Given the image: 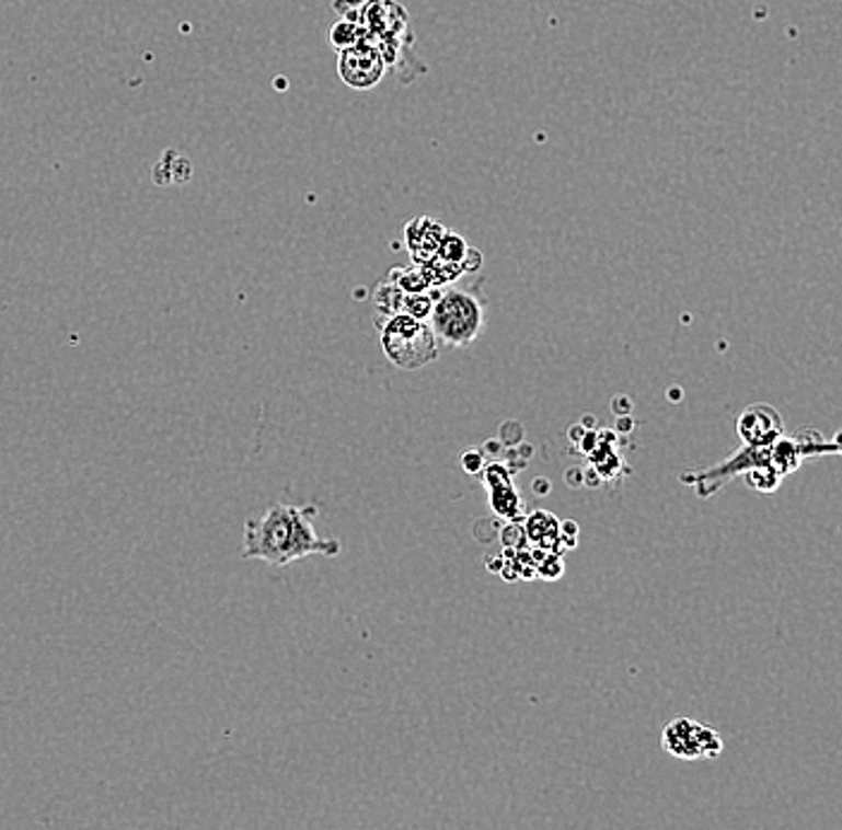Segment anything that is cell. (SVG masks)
I'll list each match as a JSON object with an SVG mask.
<instances>
[{
  "label": "cell",
  "instance_id": "obj_1",
  "mask_svg": "<svg viewBox=\"0 0 842 830\" xmlns=\"http://www.w3.org/2000/svg\"><path fill=\"white\" fill-rule=\"evenodd\" d=\"M316 508L297 505H270L262 517H252L244 524L242 557L264 561L274 567H285L309 555H338V539H321L312 524Z\"/></svg>",
  "mask_w": 842,
  "mask_h": 830
},
{
  "label": "cell",
  "instance_id": "obj_2",
  "mask_svg": "<svg viewBox=\"0 0 842 830\" xmlns=\"http://www.w3.org/2000/svg\"><path fill=\"white\" fill-rule=\"evenodd\" d=\"M484 304L468 290H440L434 288V309L429 326L438 345L448 349L470 347L484 331Z\"/></svg>",
  "mask_w": 842,
  "mask_h": 830
},
{
  "label": "cell",
  "instance_id": "obj_3",
  "mask_svg": "<svg viewBox=\"0 0 842 830\" xmlns=\"http://www.w3.org/2000/svg\"><path fill=\"white\" fill-rule=\"evenodd\" d=\"M379 331L385 359L400 371L424 369L438 357V341L429 321L400 311V314L379 319Z\"/></svg>",
  "mask_w": 842,
  "mask_h": 830
},
{
  "label": "cell",
  "instance_id": "obj_4",
  "mask_svg": "<svg viewBox=\"0 0 842 830\" xmlns=\"http://www.w3.org/2000/svg\"><path fill=\"white\" fill-rule=\"evenodd\" d=\"M763 464H771V446L769 448L745 446L737 452H733L728 460H723L714 466H706V470L682 472L680 482L687 486H692L699 498H711L723 486H728L733 479H737L749 470H754V466H763Z\"/></svg>",
  "mask_w": 842,
  "mask_h": 830
},
{
  "label": "cell",
  "instance_id": "obj_5",
  "mask_svg": "<svg viewBox=\"0 0 842 830\" xmlns=\"http://www.w3.org/2000/svg\"><path fill=\"white\" fill-rule=\"evenodd\" d=\"M660 745H664L670 757L684 761L716 759L723 751V739L714 728H706V725L684 716L668 723L664 737H660Z\"/></svg>",
  "mask_w": 842,
  "mask_h": 830
},
{
  "label": "cell",
  "instance_id": "obj_6",
  "mask_svg": "<svg viewBox=\"0 0 842 830\" xmlns=\"http://www.w3.org/2000/svg\"><path fill=\"white\" fill-rule=\"evenodd\" d=\"M338 72L349 89L367 92L381 82L385 74V58L376 46L359 42L338 54Z\"/></svg>",
  "mask_w": 842,
  "mask_h": 830
},
{
  "label": "cell",
  "instance_id": "obj_7",
  "mask_svg": "<svg viewBox=\"0 0 842 830\" xmlns=\"http://www.w3.org/2000/svg\"><path fill=\"white\" fill-rule=\"evenodd\" d=\"M484 482L488 486L491 510H494L505 522H522L524 520V498L515 488L512 476L515 472L505 462H491L484 466Z\"/></svg>",
  "mask_w": 842,
  "mask_h": 830
},
{
  "label": "cell",
  "instance_id": "obj_8",
  "mask_svg": "<svg viewBox=\"0 0 842 830\" xmlns=\"http://www.w3.org/2000/svg\"><path fill=\"white\" fill-rule=\"evenodd\" d=\"M785 431L781 412L766 402H754L742 410L737 417V436L742 438L745 446L769 448L778 440Z\"/></svg>",
  "mask_w": 842,
  "mask_h": 830
},
{
  "label": "cell",
  "instance_id": "obj_9",
  "mask_svg": "<svg viewBox=\"0 0 842 830\" xmlns=\"http://www.w3.org/2000/svg\"><path fill=\"white\" fill-rule=\"evenodd\" d=\"M522 529L527 541L534 543L537 549H549L561 555L567 551L565 546H561V520L549 510L531 512L527 520H522Z\"/></svg>",
  "mask_w": 842,
  "mask_h": 830
},
{
  "label": "cell",
  "instance_id": "obj_10",
  "mask_svg": "<svg viewBox=\"0 0 842 830\" xmlns=\"http://www.w3.org/2000/svg\"><path fill=\"white\" fill-rule=\"evenodd\" d=\"M405 295L407 292L403 288H397L391 278H385L376 285L373 302H376V307H379L383 316H391V314H400V311H403Z\"/></svg>",
  "mask_w": 842,
  "mask_h": 830
},
{
  "label": "cell",
  "instance_id": "obj_11",
  "mask_svg": "<svg viewBox=\"0 0 842 830\" xmlns=\"http://www.w3.org/2000/svg\"><path fill=\"white\" fill-rule=\"evenodd\" d=\"M745 482L749 488L754 491H761V493H773L778 491L781 484H783V474L775 470L773 464H763V466H754V470H749L742 474Z\"/></svg>",
  "mask_w": 842,
  "mask_h": 830
},
{
  "label": "cell",
  "instance_id": "obj_12",
  "mask_svg": "<svg viewBox=\"0 0 842 830\" xmlns=\"http://www.w3.org/2000/svg\"><path fill=\"white\" fill-rule=\"evenodd\" d=\"M365 36H367V32L361 30V27H357V24L349 22V20H341L338 24H333L331 32H328L331 44L338 48V50L359 44Z\"/></svg>",
  "mask_w": 842,
  "mask_h": 830
},
{
  "label": "cell",
  "instance_id": "obj_13",
  "mask_svg": "<svg viewBox=\"0 0 842 830\" xmlns=\"http://www.w3.org/2000/svg\"><path fill=\"white\" fill-rule=\"evenodd\" d=\"M388 278H391L397 288H403L405 292H429L431 290L429 283H426V278L422 274V268H417V270L395 268Z\"/></svg>",
  "mask_w": 842,
  "mask_h": 830
},
{
  "label": "cell",
  "instance_id": "obj_14",
  "mask_svg": "<svg viewBox=\"0 0 842 830\" xmlns=\"http://www.w3.org/2000/svg\"><path fill=\"white\" fill-rule=\"evenodd\" d=\"M500 541H503V546H510V549H524L527 537H524L522 522H508V524H505V527H503V531H500Z\"/></svg>",
  "mask_w": 842,
  "mask_h": 830
},
{
  "label": "cell",
  "instance_id": "obj_15",
  "mask_svg": "<svg viewBox=\"0 0 842 830\" xmlns=\"http://www.w3.org/2000/svg\"><path fill=\"white\" fill-rule=\"evenodd\" d=\"M460 462H462V470H464V472H470V474H482V472H484V466H486V456H484L482 450L472 448V450H464V452H462Z\"/></svg>",
  "mask_w": 842,
  "mask_h": 830
},
{
  "label": "cell",
  "instance_id": "obj_16",
  "mask_svg": "<svg viewBox=\"0 0 842 830\" xmlns=\"http://www.w3.org/2000/svg\"><path fill=\"white\" fill-rule=\"evenodd\" d=\"M534 491H537V493H543V496H546V493L551 491L546 479H537V482H534Z\"/></svg>",
  "mask_w": 842,
  "mask_h": 830
},
{
  "label": "cell",
  "instance_id": "obj_17",
  "mask_svg": "<svg viewBox=\"0 0 842 830\" xmlns=\"http://www.w3.org/2000/svg\"><path fill=\"white\" fill-rule=\"evenodd\" d=\"M620 426H623V429H618L620 434H627V431H632V429H630V426H632L630 414H623V419H620Z\"/></svg>",
  "mask_w": 842,
  "mask_h": 830
},
{
  "label": "cell",
  "instance_id": "obj_18",
  "mask_svg": "<svg viewBox=\"0 0 842 830\" xmlns=\"http://www.w3.org/2000/svg\"><path fill=\"white\" fill-rule=\"evenodd\" d=\"M833 446H835V452H840V456H842V429L835 434V438H833Z\"/></svg>",
  "mask_w": 842,
  "mask_h": 830
}]
</instances>
